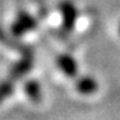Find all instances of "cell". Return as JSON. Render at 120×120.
Returning a JSON list of instances; mask_svg holds the SVG:
<instances>
[{
  "label": "cell",
  "mask_w": 120,
  "mask_h": 120,
  "mask_svg": "<svg viewBox=\"0 0 120 120\" xmlns=\"http://www.w3.org/2000/svg\"><path fill=\"white\" fill-rule=\"evenodd\" d=\"M60 15H61V24H63V30L65 32H71L73 30V27L76 24L77 16H79V11L75 7L73 3L65 0L61 1L59 5Z\"/></svg>",
  "instance_id": "7a4b0ae2"
},
{
  "label": "cell",
  "mask_w": 120,
  "mask_h": 120,
  "mask_svg": "<svg viewBox=\"0 0 120 120\" xmlns=\"http://www.w3.org/2000/svg\"><path fill=\"white\" fill-rule=\"evenodd\" d=\"M0 43L4 44V45H7V47L11 48V49L17 51L22 56L32 55V53H34V51H32V48H31L30 45H26V44L20 43V41L16 40V39H11L4 31L1 30V28H0Z\"/></svg>",
  "instance_id": "5b68a950"
},
{
  "label": "cell",
  "mask_w": 120,
  "mask_h": 120,
  "mask_svg": "<svg viewBox=\"0 0 120 120\" xmlns=\"http://www.w3.org/2000/svg\"><path fill=\"white\" fill-rule=\"evenodd\" d=\"M34 67V57L32 55H24L22 59L17 61L16 64L12 65V68L9 69V79L16 80L20 77L26 76Z\"/></svg>",
  "instance_id": "3957f363"
},
{
  "label": "cell",
  "mask_w": 120,
  "mask_h": 120,
  "mask_svg": "<svg viewBox=\"0 0 120 120\" xmlns=\"http://www.w3.org/2000/svg\"><path fill=\"white\" fill-rule=\"evenodd\" d=\"M24 91L27 96L35 103H39L41 100V87L36 80H28L24 86Z\"/></svg>",
  "instance_id": "52a82bcc"
},
{
  "label": "cell",
  "mask_w": 120,
  "mask_h": 120,
  "mask_svg": "<svg viewBox=\"0 0 120 120\" xmlns=\"http://www.w3.org/2000/svg\"><path fill=\"white\" fill-rule=\"evenodd\" d=\"M56 64L61 69V72L68 77H75L77 75V63L71 55L63 53L56 57Z\"/></svg>",
  "instance_id": "277c9868"
},
{
  "label": "cell",
  "mask_w": 120,
  "mask_h": 120,
  "mask_svg": "<svg viewBox=\"0 0 120 120\" xmlns=\"http://www.w3.org/2000/svg\"><path fill=\"white\" fill-rule=\"evenodd\" d=\"M13 90H15V86H13V80L11 79L0 83V104L13 94Z\"/></svg>",
  "instance_id": "ba28073f"
},
{
  "label": "cell",
  "mask_w": 120,
  "mask_h": 120,
  "mask_svg": "<svg viewBox=\"0 0 120 120\" xmlns=\"http://www.w3.org/2000/svg\"><path fill=\"white\" fill-rule=\"evenodd\" d=\"M36 27H38V20L32 15H30L28 12H20L11 26V32L13 38H19L30 31L36 30Z\"/></svg>",
  "instance_id": "6da1fadb"
},
{
  "label": "cell",
  "mask_w": 120,
  "mask_h": 120,
  "mask_svg": "<svg viewBox=\"0 0 120 120\" xmlns=\"http://www.w3.org/2000/svg\"><path fill=\"white\" fill-rule=\"evenodd\" d=\"M99 88L98 82L91 76H82L76 80V90L82 95H92Z\"/></svg>",
  "instance_id": "8992f818"
}]
</instances>
